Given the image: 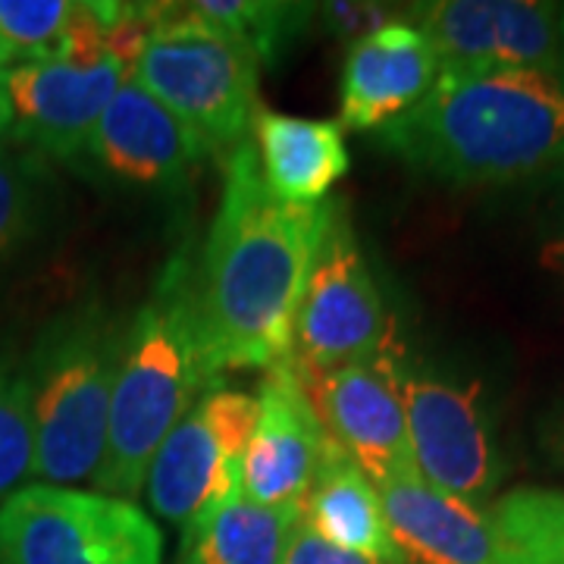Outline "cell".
Masks as SVG:
<instances>
[{
	"label": "cell",
	"mask_w": 564,
	"mask_h": 564,
	"mask_svg": "<svg viewBox=\"0 0 564 564\" xmlns=\"http://www.w3.org/2000/svg\"><path fill=\"white\" fill-rule=\"evenodd\" d=\"M329 202L292 207L263 185L251 139L226 158L217 217L198 258V311L214 373L292 355L295 321L314 270Z\"/></svg>",
	"instance_id": "1"
},
{
	"label": "cell",
	"mask_w": 564,
	"mask_h": 564,
	"mask_svg": "<svg viewBox=\"0 0 564 564\" xmlns=\"http://www.w3.org/2000/svg\"><path fill=\"white\" fill-rule=\"evenodd\" d=\"M377 141L408 170L448 185L555 180L564 173V85L536 69L440 76Z\"/></svg>",
	"instance_id": "2"
},
{
	"label": "cell",
	"mask_w": 564,
	"mask_h": 564,
	"mask_svg": "<svg viewBox=\"0 0 564 564\" xmlns=\"http://www.w3.org/2000/svg\"><path fill=\"white\" fill-rule=\"evenodd\" d=\"M198 261L192 242L163 263L151 295L129 321L126 351L110 404L107 445L95 489L132 499L173 426L220 383L204 345Z\"/></svg>",
	"instance_id": "3"
},
{
	"label": "cell",
	"mask_w": 564,
	"mask_h": 564,
	"mask_svg": "<svg viewBox=\"0 0 564 564\" xmlns=\"http://www.w3.org/2000/svg\"><path fill=\"white\" fill-rule=\"evenodd\" d=\"M129 321L98 299L66 307L25 355L39 484H95Z\"/></svg>",
	"instance_id": "4"
},
{
	"label": "cell",
	"mask_w": 564,
	"mask_h": 564,
	"mask_svg": "<svg viewBox=\"0 0 564 564\" xmlns=\"http://www.w3.org/2000/svg\"><path fill=\"white\" fill-rule=\"evenodd\" d=\"M176 10L163 7L129 76L226 161L251 132L261 61L242 39Z\"/></svg>",
	"instance_id": "5"
},
{
	"label": "cell",
	"mask_w": 564,
	"mask_h": 564,
	"mask_svg": "<svg viewBox=\"0 0 564 564\" xmlns=\"http://www.w3.org/2000/svg\"><path fill=\"white\" fill-rule=\"evenodd\" d=\"M0 564H163V533L129 499L25 484L0 502Z\"/></svg>",
	"instance_id": "6"
},
{
	"label": "cell",
	"mask_w": 564,
	"mask_h": 564,
	"mask_svg": "<svg viewBox=\"0 0 564 564\" xmlns=\"http://www.w3.org/2000/svg\"><path fill=\"white\" fill-rule=\"evenodd\" d=\"M289 358L299 370L402 358L395 321L364 258L345 202H329V217L299 307Z\"/></svg>",
	"instance_id": "7"
},
{
	"label": "cell",
	"mask_w": 564,
	"mask_h": 564,
	"mask_svg": "<svg viewBox=\"0 0 564 564\" xmlns=\"http://www.w3.org/2000/svg\"><path fill=\"white\" fill-rule=\"evenodd\" d=\"M258 399L217 383L163 440L144 477L151 511L176 527L242 492V462Z\"/></svg>",
	"instance_id": "8"
},
{
	"label": "cell",
	"mask_w": 564,
	"mask_h": 564,
	"mask_svg": "<svg viewBox=\"0 0 564 564\" xmlns=\"http://www.w3.org/2000/svg\"><path fill=\"white\" fill-rule=\"evenodd\" d=\"M408 443L423 484L486 505L502 480V458L480 402V386L399 367Z\"/></svg>",
	"instance_id": "9"
},
{
	"label": "cell",
	"mask_w": 564,
	"mask_h": 564,
	"mask_svg": "<svg viewBox=\"0 0 564 564\" xmlns=\"http://www.w3.org/2000/svg\"><path fill=\"white\" fill-rule=\"evenodd\" d=\"M558 17V3L540 0H433L414 7V25L433 44L443 76L499 69L555 76Z\"/></svg>",
	"instance_id": "10"
},
{
	"label": "cell",
	"mask_w": 564,
	"mask_h": 564,
	"mask_svg": "<svg viewBox=\"0 0 564 564\" xmlns=\"http://www.w3.org/2000/svg\"><path fill=\"white\" fill-rule=\"evenodd\" d=\"M402 364L404 358L343 364L329 370L295 367L326 436L377 486L417 477L399 392Z\"/></svg>",
	"instance_id": "11"
},
{
	"label": "cell",
	"mask_w": 564,
	"mask_h": 564,
	"mask_svg": "<svg viewBox=\"0 0 564 564\" xmlns=\"http://www.w3.org/2000/svg\"><path fill=\"white\" fill-rule=\"evenodd\" d=\"M129 73L132 66L117 54H104L95 63L51 57L7 66L10 129L44 154L76 163Z\"/></svg>",
	"instance_id": "12"
},
{
	"label": "cell",
	"mask_w": 564,
	"mask_h": 564,
	"mask_svg": "<svg viewBox=\"0 0 564 564\" xmlns=\"http://www.w3.org/2000/svg\"><path fill=\"white\" fill-rule=\"evenodd\" d=\"M258 417L245 448L242 496L299 514L329 436L292 358L273 364L258 386Z\"/></svg>",
	"instance_id": "13"
},
{
	"label": "cell",
	"mask_w": 564,
	"mask_h": 564,
	"mask_svg": "<svg viewBox=\"0 0 564 564\" xmlns=\"http://www.w3.org/2000/svg\"><path fill=\"white\" fill-rule=\"evenodd\" d=\"M207 158L195 132L129 76L107 104L79 161L120 185L173 192L192 180Z\"/></svg>",
	"instance_id": "14"
},
{
	"label": "cell",
	"mask_w": 564,
	"mask_h": 564,
	"mask_svg": "<svg viewBox=\"0 0 564 564\" xmlns=\"http://www.w3.org/2000/svg\"><path fill=\"white\" fill-rule=\"evenodd\" d=\"M443 76L414 20H389L348 44L343 63V129L380 132L402 120Z\"/></svg>",
	"instance_id": "15"
},
{
	"label": "cell",
	"mask_w": 564,
	"mask_h": 564,
	"mask_svg": "<svg viewBox=\"0 0 564 564\" xmlns=\"http://www.w3.org/2000/svg\"><path fill=\"white\" fill-rule=\"evenodd\" d=\"M386 524L404 564H518L489 505L414 480L380 486Z\"/></svg>",
	"instance_id": "16"
},
{
	"label": "cell",
	"mask_w": 564,
	"mask_h": 564,
	"mask_svg": "<svg viewBox=\"0 0 564 564\" xmlns=\"http://www.w3.org/2000/svg\"><path fill=\"white\" fill-rule=\"evenodd\" d=\"M251 144L263 185L292 207H321L348 173L343 122L304 120L258 107L251 117Z\"/></svg>",
	"instance_id": "17"
},
{
	"label": "cell",
	"mask_w": 564,
	"mask_h": 564,
	"mask_svg": "<svg viewBox=\"0 0 564 564\" xmlns=\"http://www.w3.org/2000/svg\"><path fill=\"white\" fill-rule=\"evenodd\" d=\"M299 521L329 545L383 562H402L386 524L380 486L333 440L326 445L321 467L304 492Z\"/></svg>",
	"instance_id": "18"
},
{
	"label": "cell",
	"mask_w": 564,
	"mask_h": 564,
	"mask_svg": "<svg viewBox=\"0 0 564 564\" xmlns=\"http://www.w3.org/2000/svg\"><path fill=\"white\" fill-rule=\"evenodd\" d=\"M299 514L263 508L242 492L182 527L176 564H282Z\"/></svg>",
	"instance_id": "19"
},
{
	"label": "cell",
	"mask_w": 564,
	"mask_h": 564,
	"mask_svg": "<svg viewBox=\"0 0 564 564\" xmlns=\"http://www.w3.org/2000/svg\"><path fill=\"white\" fill-rule=\"evenodd\" d=\"M518 564H564V492L521 486L489 505Z\"/></svg>",
	"instance_id": "20"
},
{
	"label": "cell",
	"mask_w": 564,
	"mask_h": 564,
	"mask_svg": "<svg viewBox=\"0 0 564 564\" xmlns=\"http://www.w3.org/2000/svg\"><path fill=\"white\" fill-rule=\"evenodd\" d=\"M185 10L242 39L258 54L261 66L276 61L289 39H295L304 22L314 17L311 3H263V0H202V3H185Z\"/></svg>",
	"instance_id": "21"
},
{
	"label": "cell",
	"mask_w": 564,
	"mask_h": 564,
	"mask_svg": "<svg viewBox=\"0 0 564 564\" xmlns=\"http://www.w3.org/2000/svg\"><path fill=\"white\" fill-rule=\"evenodd\" d=\"M35 470V421L25 358L0 345V502L32 480Z\"/></svg>",
	"instance_id": "22"
},
{
	"label": "cell",
	"mask_w": 564,
	"mask_h": 564,
	"mask_svg": "<svg viewBox=\"0 0 564 564\" xmlns=\"http://www.w3.org/2000/svg\"><path fill=\"white\" fill-rule=\"evenodd\" d=\"M73 0H0V69L61 57Z\"/></svg>",
	"instance_id": "23"
},
{
	"label": "cell",
	"mask_w": 564,
	"mask_h": 564,
	"mask_svg": "<svg viewBox=\"0 0 564 564\" xmlns=\"http://www.w3.org/2000/svg\"><path fill=\"white\" fill-rule=\"evenodd\" d=\"M39 207L41 173L35 161L0 151V263L32 236Z\"/></svg>",
	"instance_id": "24"
},
{
	"label": "cell",
	"mask_w": 564,
	"mask_h": 564,
	"mask_svg": "<svg viewBox=\"0 0 564 564\" xmlns=\"http://www.w3.org/2000/svg\"><path fill=\"white\" fill-rule=\"evenodd\" d=\"M282 564H402V562H383V558H370V555H358L339 545H329L321 540L317 533H311L307 527L299 521L289 533V543L282 552Z\"/></svg>",
	"instance_id": "25"
},
{
	"label": "cell",
	"mask_w": 564,
	"mask_h": 564,
	"mask_svg": "<svg viewBox=\"0 0 564 564\" xmlns=\"http://www.w3.org/2000/svg\"><path fill=\"white\" fill-rule=\"evenodd\" d=\"M549 182L555 195L549 204V217H545L543 239H540V267L555 280L564 304V173Z\"/></svg>",
	"instance_id": "26"
},
{
	"label": "cell",
	"mask_w": 564,
	"mask_h": 564,
	"mask_svg": "<svg viewBox=\"0 0 564 564\" xmlns=\"http://www.w3.org/2000/svg\"><path fill=\"white\" fill-rule=\"evenodd\" d=\"M13 126V113H10V98H7V82H3V69H0V144H3V135L10 132ZM3 151V148H0Z\"/></svg>",
	"instance_id": "27"
},
{
	"label": "cell",
	"mask_w": 564,
	"mask_h": 564,
	"mask_svg": "<svg viewBox=\"0 0 564 564\" xmlns=\"http://www.w3.org/2000/svg\"><path fill=\"white\" fill-rule=\"evenodd\" d=\"M552 455H555V462H558V467L564 470V411L558 414V421H555V430H552Z\"/></svg>",
	"instance_id": "28"
},
{
	"label": "cell",
	"mask_w": 564,
	"mask_h": 564,
	"mask_svg": "<svg viewBox=\"0 0 564 564\" xmlns=\"http://www.w3.org/2000/svg\"><path fill=\"white\" fill-rule=\"evenodd\" d=\"M555 76L564 85V7H562V17H558V66H555Z\"/></svg>",
	"instance_id": "29"
}]
</instances>
